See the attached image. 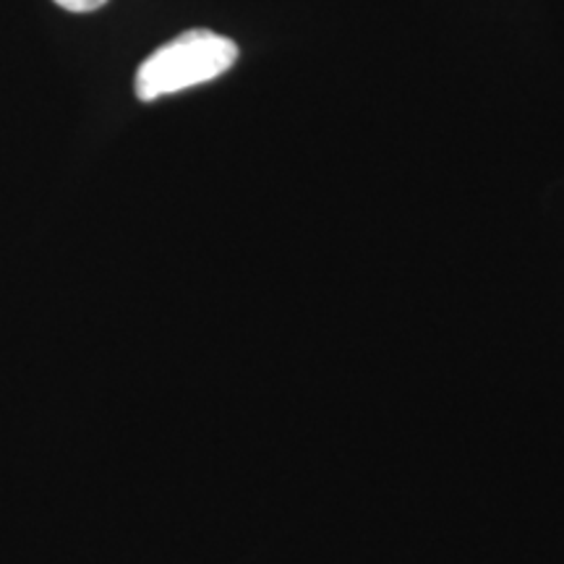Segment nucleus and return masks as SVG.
<instances>
[{"instance_id": "1", "label": "nucleus", "mask_w": 564, "mask_h": 564, "mask_svg": "<svg viewBox=\"0 0 564 564\" xmlns=\"http://www.w3.org/2000/svg\"><path fill=\"white\" fill-rule=\"evenodd\" d=\"M236 61L238 45L230 37L209 30H188L144 58L133 91L141 102H154L228 74Z\"/></svg>"}, {"instance_id": "2", "label": "nucleus", "mask_w": 564, "mask_h": 564, "mask_svg": "<svg viewBox=\"0 0 564 564\" xmlns=\"http://www.w3.org/2000/svg\"><path fill=\"white\" fill-rule=\"evenodd\" d=\"M55 3H58L61 9L70 11V13H89V11L102 9L108 0H55Z\"/></svg>"}]
</instances>
